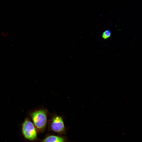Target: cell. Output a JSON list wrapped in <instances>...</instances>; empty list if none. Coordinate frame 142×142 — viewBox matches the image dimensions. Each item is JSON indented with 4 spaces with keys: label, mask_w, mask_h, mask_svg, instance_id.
I'll return each instance as SVG.
<instances>
[{
    "label": "cell",
    "mask_w": 142,
    "mask_h": 142,
    "mask_svg": "<svg viewBox=\"0 0 142 142\" xmlns=\"http://www.w3.org/2000/svg\"><path fill=\"white\" fill-rule=\"evenodd\" d=\"M50 127L53 131L58 133H62L64 131L65 127L62 117L56 115L52 119Z\"/></svg>",
    "instance_id": "obj_3"
},
{
    "label": "cell",
    "mask_w": 142,
    "mask_h": 142,
    "mask_svg": "<svg viewBox=\"0 0 142 142\" xmlns=\"http://www.w3.org/2000/svg\"><path fill=\"white\" fill-rule=\"evenodd\" d=\"M34 124L38 130H42L45 128L47 121V114L45 111L40 110L31 114Z\"/></svg>",
    "instance_id": "obj_1"
},
{
    "label": "cell",
    "mask_w": 142,
    "mask_h": 142,
    "mask_svg": "<svg viewBox=\"0 0 142 142\" xmlns=\"http://www.w3.org/2000/svg\"><path fill=\"white\" fill-rule=\"evenodd\" d=\"M64 139L62 137L55 136L50 135L46 138L43 142H64Z\"/></svg>",
    "instance_id": "obj_4"
},
{
    "label": "cell",
    "mask_w": 142,
    "mask_h": 142,
    "mask_svg": "<svg viewBox=\"0 0 142 142\" xmlns=\"http://www.w3.org/2000/svg\"><path fill=\"white\" fill-rule=\"evenodd\" d=\"M111 31L109 30L104 31L102 34V37L103 39H108L111 36Z\"/></svg>",
    "instance_id": "obj_5"
},
{
    "label": "cell",
    "mask_w": 142,
    "mask_h": 142,
    "mask_svg": "<svg viewBox=\"0 0 142 142\" xmlns=\"http://www.w3.org/2000/svg\"><path fill=\"white\" fill-rule=\"evenodd\" d=\"M22 131L24 137L30 140L35 139L37 133L34 124L28 119H26L22 124Z\"/></svg>",
    "instance_id": "obj_2"
}]
</instances>
